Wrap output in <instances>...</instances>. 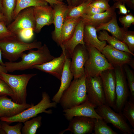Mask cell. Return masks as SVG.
Segmentation results:
<instances>
[{"label":"cell","mask_w":134,"mask_h":134,"mask_svg":"<svg viewBox=\"0 0 134 134\" xmlns=\"http://www.w3.org/2000/svg\"><path fill=\"white\" fill-rule=\"evenodd\" d=\"M20 57L22 60L19 62H6L4 63V67L7 72H12L16 70L32 69L33 66L48 62L55 57L51 54L45 44L37 50L31 49L27 54L23 53Z\"/></svg>","instance_id":"cell-1"},{"label":"cell","mask_w":134,"mask_h":134,"mask_svg":"<svg viewBox=\"0 0 134 134\" xmlns=\"http://www.w3.org/2000/svg\"><path fill=\"white\" fill-rule=\"evenodd\" d=\"M41 42L37 40L31 43H27L18 36L14 35L0 39V48L4 58L13 62L17 60L23 52L42 46Z\"/></svg>","instance_id":"cell-2"},{"label":"cell","mask_w":134,"mask_h":134,"mask_svg":"<svg viewBox=\"0 0 134 134\" xmlns=\"http://www.w3.org/2000/svg\"><path fill=\"white\" fill-rule=\"evenodd\" d=\"M85 73L74 79L68 88L63 93L59 103L64 110L69 109L87 100Z\"/></svg>","instance_id":"cell-3"},{"label":"cell","mask_w":134,"mask_h":134,"mask_svg":"<svg viewBox=\"0 0 134 134\" xmlns=\"http://www.w3.org/2000/svg\"><path fill=\"white\" fill-rule=\"evenodd\" d=\"M36 73L23 74L19 75L0 72V79L10 87L14 94L12 101L18 104L26 103L27 86L30 80Z\"/></svg>","instance_id":"cell-4"},{"label":"cell","mask_w":134,"mask_h":134,"mask_svg":"<svg viewBox=\"0 0 134 134\" xmlns=\"http://www.w3.org/2000/svg\"><path fill=\"white\" fill-rule=\"evenodd\" d=\"M42 100L36 105H34L13 116L0 117V120L1 121L10 123L17 122L24 123L30 119L36 117L39 114L42 113L49 114L52 113V110L46 109L52 107L56 108L57 103L54 101L51 102L49 96L45 92L42 93Z\"/></svg>","instance_id":"cell-5"},{"label":"cell","mask_w":134,"mask_h":134,"mask_svg":"<svg viewBox=\"0 0 134 134\" xmlns=\"http://www.w3.org/2000/svg\"><path fill=\"white\" fill-rule=\"evenodd\" d=\"M85 46L89 55L84 67L85 73L86 76L96 77L100 76L104 70L114 69V67L101 52L93 46Z\"/></svg>","instance_id":"cell-6"},{"label":"cell","mask_w":134,"mask_h":134,"mask_svg":"<svg viewBox=\"0 0 134 134\" xmlns=\"http://www.w3.org/2000/svg\"><path fill=\"white\" fill-rule=\"evenodd\" d=\"M96 108L95 110L96 112L107 123L112 124L124 134H132L134 133V129H131L122 112H115L106 104Z\"/></svg>","instance_id":"cell-7"},{"label":"cell","mask_w":134,"mask_h":134,"mask_svg":"<svg viewBox=\"0 0 134 134\" xmlns=\"http://www.w3.org/2000/svg\"><path fill=\"white\" fill-rule=\"evenodd\" d=\"M85 83L88 100L96 107L106 104L100 76L93 77L86 76Z\"/></svg>","instance_id":"cell-8"},{"label":"cell","mask_w":134,"mask_h":134,"mask_svg":"<svg viewBox=\"0 0 134 134\" xmlns=\"http://www.w3.org/2000/svg\"><path fill=\"white\" fill-rule=\"evenodd\" d=\"M116 79V100L114 109L117 112H122L129 95L127 82L122 67H114Z\"/></svg>","instance_id":"cell-9"},{"label":"cell","mask_w":134,"mask_h":134,"mask_svg":"<svg viewBox=\"0 0 134 134\" xmlns=\"http://www.w3.org/2000/svg\"><path fill=\"white\" fill-rule=\"evenodd\" d=\"M35 24L33 7H30L21 11L7 27L12 33L17 35L26 29L32 28L34 30Z\"/></svg>","instance_id":"cell-10"},{"label":"cell","mask_w":134,"mask_h":134,"mask_svg":"<svg viewBox=\"0 0 134 134\" xmlns=\"http://www.w3.org/2000/svg\"><path fill=\"white\" fill-rule=\"evenodd\" d=\"M89 55L85 44H78L75 48L71 58L70 66L74 79L77 78L85 74L84 65Z\"/></svg>","instance_id":"cell-11"},{"label":"cell","mask_w":134,"mask_h":134,"mask_svg":"<svg viewBox=\"0 0 134 134\" xmlns=\"http://www.w3.org/2000/svg\"><path fill=\"white\" fill-rule=\"evenodd\" d=\"M100 76L105 97L106 103L114 109L116 100V79L114 69L103 71Z\"/></svg>","instance_id":"cell-12"},{"label":"cell","mask_w":134,"mask_h":134,"mask_svg":"<svg viewBox=\"0 0 134 134\" xmlns=\"http://www.w3.org/2000/svg\"><path fill=\"white\" fill-rule=\"evenodd\" d=\"M95 118L84 116H75L69 121L67 128L59 134H63L69 131L74 134H86L94 130Z\"/></svg>","instance_id":"cell-13"},{"label":"cell","mask_w":134,"mask_h":134,"mask_svg":"<svg viewBox=\"0 0 134 134\" xmlns=\"http://www.w3.org/2000/svg\"><path fill=\"white\" fill-rule=\"evenodd\" d=\"M33 7L36 23L34 32L38 33L44 26L53 24L54 12L48 5Z\"/></svg>","instance_id":"cell-14"},{"label":"cell","mask_w":134,"mask_h":134,"mask_svg":"<svg viewBox=\"0 0 134 134\" xmlns=\"http://www.w3.org/2000/svg\"><path fill=\"white\" fill-rule=\"evenodd\" d=\"M96 106L87 100L79 105L68 109L63 110L64 115L69 121L75 116H84L96 119H102L96 112Z\"/></svg>","instance_id":"cell-15"},{"label":"cell","mask_w":134,"mask_h":134,"mask_svg":"<svg viewBox=\"0 0 134 134\" xmlns=\"http://www.w3.org/2000/svg\"><path fill=\"white\" fill-rule=\"evenodd\" d=\"M101 53L114 67H122L129 64L132 60L130 53L117 49L109 44L105 46Z\"/></svg>","instance_id":"cell-16"},{"label":"cell","mask_w":134,"mask_h":134,"mask_svg":"<svg viewBox=\"0 0 134 134\" xmlns=\"http://www.w3.org/2000/svg\"><path fill=\"white\" fill-rule=\"evenodd\" d=\"M53 8L54 12L53 23L54 29L52 32V37L57 45L60 46L61 31L68 6L64 3L54 4Z\"/></svg>","instance_id":"cell-17"},{"label":"cell","mask_w":134,"mask_h":134,"mask_svg":"<svg viewBox=\"0 0 134 134\" xmlns=\"http://www.w3.org/2000/svg\"><path fill=\"white\" fill-rule=\"evenodd\" d=\"M84 25L81 19L77 24L71 37L60 46L67 58H71L73 51L77 45L85 44L83 40Z\"/></svg>","instance_id":"cell-18"},{"label":"cell","mask_w":134,"mask_h":134,"mask_svg":"<svg viewBox=\"0 0 134 134\" xmlns=\"http://www.w3.org/2000/svg\"><path fill=\"white\" fill-rule=\"evenodd\" d=\"M66 56L62 52L59 57H55L51 61L44 63L33 66L35 68L48 73L60 80Z\"/></svg>","instance_id":"cell-19"},{"label":"cell","mask_w":134,"mask_h":134,"mask_svg":"<svg viewBox=\"0 0 134 134\" xmlns=\"http://www.w3.org/2000/svg\"><path fill=\"white\" fill-rule=\"evenodd\" d=\"M7 96H0V117L15 116L34 105L26 103L20 104L11 100Z\"/></svg>","instance_id":"cell-20"},{"label":"cell","mask_w":134,"mask_h":134,"mask_svg":"<svg viewBox=\"0 0 134 134\" xmlns=\"http://www.w3.org/2000/svg\"><path fill=\"white\" fill-rule=\"evenodd\" d=\"M71 58L66 57L60 79L61 85L56 93L52 99L53 101L59 103L64 92L69 87L73 77L70 69Z\"/></svg>","instance_id":"cell-21"},{"label":"cell","mask_w":134,"mask_h":134,"mask_svg":"<svg viewBox=\"0 0 134 134\" xmlns=\"http://www.w3.org/2000/svg\"><path fill=\"white\" fill-rule=\"evenodd\" d=\"M116 8L113 5L110 9L105 11L91 16L83 15L81 20L84 25H89L95 27L110 21L116 14Z\"/></svg>","instance_id":"cell-22"},{"label":"cell","mask_w":134,"mask_h":134,"mask_svg":"<svg viewBox=\"0 0 134 134\" xmlns=\"http://www.w3.org/2000/svg\"><path fill=\"white\" fill-rule=\"evenodd\" d=\"M95 27L92 25H84L83 40L85 45L94 47L101 52L106 45L105 41H101L98 39Z\"/></svg>","instance_id":"cell-23"},{"label":"cell","mask_w":134,"mask_h":134,"mask_svg":"<svg viewBox=\"0 0 134 134\" xmlns=\"http://www.w3.org/2000/svg\"><path fill=\"white\" fill-rule=\"evenodd\" d=\"M97 32L101 30L107 31L112 34V36L122 41L126 29L121 28L119 26L116 14L109 22L100 25L95 27Z\"/></svg>","instance_id":"cell-24"},{"label":"cell","mask_w":134,"mask_h":134,"mask_svg":"<svg viewBox=\"0 0 134 134\" xmlns=\"http://www.w3.org/2000/svg\"><path fill=\"white\" fill-rule=\"evenodd\" d=\"M81 19V17L65 19L61 31L60 45L71 37Z\"/></svg>","instance_id":"cell-25"},{"label":"cell","mask_w":134,"mask_h":134,"mask_svg":"<svg viewBox=\"0 0 134 134\" xmlns=\"http://www.w3.org/2000/svg\"><path fill=\"white\" fill-rule=\"evenodd\" d=\"M100 31L98 38L100 41H107L109 45L114 48L124 52L130 53L134 56V53H132L129 50L127 46L122 41H120L113 36H110L105 30Z\"/></svg>","instance_id":"cell-26"},{"label":"cell","mask_w":134,"mask_h":134,"mask_svg":"<svg viewBox=\"0 0 134 134\" xmlns=\"http://www.w3.org/2000/svg\"><path fill=\"white\" fill-rule=\"evenodd\" d=\"M44 0H16V5L13 15V20L23 9L30 7L45 6L48 5Z\"/></svg>","instance_id":"cell-27"},{"label":"cell","mask_w":134,"mask_h":134,"mask_svg":"<svg viewBox=\"0 0 134 134\" xmlns=\"http://www.w3.org/2000/svg\"><path fill=\"white\" fill-rule=\"evenodd\" d=\"M41 116L35 117L24 122L21 130L22 134H35L37 129L42 125Z\"/></svg>","instance_id":"cell-28"},{"label":"cell","mask_w":134,"mask_h":134,"mask_svg":"<svg viewBox=\"0 0 134 134\" xmlns=\"http://www.w3.org/2000/svg\"><path fill=\"white\" fill-rule=\"evenodd\" d=\"M92 1L81 3L75 6H68L65 18L81 17L84 14L86 9Z\"/></svg>","instance_id":"cell-29"},{"label":"cell","mask_w":134,"mask_h":134,"mask_svg":"<svg viewBox=\"0 0 134 134\" xmlns=\"http://www.w3.org/2000/svg\"><path fill=\"white\" fill-rule=\"evenodd\" d=\"M93 134H117L103 119L95 118Z\"/></svg>","instance_id":"cell-30"},{"label":"cell","mask_w":134,"mask_h":134,"mask_svg":"<svg viewBox=\"0 0 134 134\" xmlns=\"http://www.w3.org/2000/svg\"><path fill=\"white\" fill-rule=\"evenodd\" d=\"M3 14L7 19L8 25L13 21V15L15 8L16 0H2Z\"/></svg>","instance_id":"cell-31"},{"label":"cell","mask_w":134,"mask_h":134,"mask_svg":"<svg viewBox=\"0 0 134 134\" xmlns=\"http://www.w3.org/2000/svg\"><path fill=\"white\" fill-rule=\"evenodd\" d=\"M122 114L134 128V103L131 100L125 103L122 111Z\"/></svg>","instance_id":"cell-32"},{"label":"cell","mask_w":134,"mask_h":134,"mask_svg":"<svg viewBox=\"0 0 134 134\" xmlns=\"http://www.w3.org/2000/svg\"><path fill=\"white\" fill-rule=\"evenodd\" d=\"M1 127L2 130L7 134H21V130L23 126L22 122H19L16 125L11 126L7 122L2 121Z\"/></svg>","instance_id":"cell-33"},{"label":"cell","mask_w":134,"mask_h":134,"mask_svg":"<svg viewBox=\"0 0 134 134\" xmlns=\"http://www.w3.org/2000/svg\"><path fill=\"white\" fill-rule=\"evenodd\" d=\"M128 80V85L133 100H134V74L132 71L125 64L123 66Z\"/></svg>","instance_id":"cell-34"},{"label":"cell","mask_w":134,"mask_h":134,"mask_svg":"<svg viewBox=\"0 0 134 134\" xmlns=\"http://www.w3.org/2000/svg\"><path fill=\"white\" fill-rule=\"evenodd\" d=\"M122 42L128 46L129 51L134 53V32L126 31Z\"/></svg>","instance_id":"cell-35"},{"label":"cell","mask_w":134,"mask_h":134,"mask_svg":"<svg viewBox=\"0 0 134 134\" xmlns=\"http://www.w3.org/2000/svg\"><path fill=\"white\" fill-rule=\"evenodd\" d=\"M34 30L32 28H28L23 30L17 35L24 41H28L33 38Z\"/></svg>","instance_id":"cell-36"},{"label":"cell","mask_w":134,"mask_h":134,"mask_svg":"<svg viewBox=\"0 0 134 134\" xmlns=\"http://www.w3.org/2000/svg\"><path fill=\"white\" fill-rule=\"evenodd\" d=\"M108 0H93L89 6L94 7L107 10L111 8L108 4Z\"/></svg>","instance_id":"cell-37"},{"label":"cell","mask_w":134,"mask_h":134,"mask_svg":"<svg viewBox=\"0 0 134 134\" xmlns=\"http://www.w3.org/2000/svg\"><path fill=\"white\" fill-rule=\"evenodd\" d=\"M119 20L123 26V28L125 29H127L134 23V17L131 13L121 17Z\"/></svg>","instance_id":"cell-38"},{"label":"cell","mask_w":134,"mask_h":134,"mask_svg":"<svg viewBox=\"0 0 134 134\" xmlns=\"http://www.w3.org/2000/svg\"><path fill=\"white\" fill-rule=\"evenodd\" d=\"M0 94L2 95L10 96L12 99L14 94L9 86L3 80L0 79Z\"/></svg>","instance_id":"cell-39"},{"label":"cell","mask_w":134,"mask_h":134,"mask_svg":"<svg viewBox=\"0 0 134 134\" xmlns=\"http://www.w3.org/2000/svg\"><path fill=\"white\" fill-rule=\"evenodd\" d=\"M6 25L5 22L0 21V39L15 35L9 31Z\"/></svg>","instance_id":"cell-40"},{"label":"cell","mask_w":134,"mask_h":134,"mask_svg":"<svg viewBox=\"0 0 134 134\" xmlns=\"http://www.w3.org/2000/svg\"><path fill=\"white\" fill-rule=\"evenodd\" d=\"M105 11L106 10L104 9L89 6L88 5L83 15L91 16L97 13L103 12Z\"/></svg>","instance_id":"cell-41"},{"label":"cell","mask_w":134,"mask_h":134,"mask_svg":"<svg viewBox=\"0 0 134 134\" xmlns=\"http://www.w3.org/2000/svg\"><path fill=\"white\" fill-rule=\"evenodd\" d=\"M113 5L116 8L119 9V14H127L128 11L125 6V4L120 0L115 1Z\"/></svg>","instance_id":"cell-42"},{"label":"cell","mask_w":134,"mask_h":134,"mask_svg":"<svg viewBox=\"0 0 134 134\" xmlns=\"http://www.w3.org/2000/svg\"><path fill=\"white\" fill-rule=\"evenodd\" d=\"M49 4L50 5L53 7L54 5L55 4H60L64 3L63 2H61L57 1L55 0H44Z\"/></svg>","instance_id":"cell-43"},{"label":"cell","mask_w":134,"mask_h":134,"mask_svg":"<svg viewBox=\"0 0 134 134\" xmlns=\"http://www.w3.org/2000/svg\"><path fill=\"white\" fill-rule=\"evenodd\" d=\"M123 3H126L130 6L134 7V0H120Z\"/></svg>","instance_id":"cell-44"},{"label":"cell","mask_w":134,"mask_h":134,"mask_svg":"<svg viewBox=\"0 0 134 134\" xmlns=\"http://www.w3.org/2000/svg\"><path fill=\"white\" fill-rule=\"evenodd\" d=\"M0 21L5 22L6 24L7 19L6 17L3 14L0 13Z\"/></svg>","instance_id":"cell-45"},{"label":"cell","mask_w":134,"mask_h":134,"mask_svg":"<svg viewBox=\"0 0 134 134\" xmlns=\"http://www.w3.org/2000/svg\"><path fill=\"white\" fill-rule=\"evenodd\" d=\"M80 0H72V6H75L79 4Z\"/></svg>","instance_id":"cell-46"},{"label":"cell","mask_w":134,"mask_h":134,"mask_svg":"<svg viewBox=\"0 0 134 134\" xmlns=\"http://www.w3.org/2000/svg\"><path fill=\"white\" fill-rule=\"evenodd\" d=\"M7 72L5 67L0 64V72L7 73Z\"/></svg>","instance_id":"cell-47"},{"label":"cell","mask_w":134,"mask_h":134,"mask_svg":"<svg viewBox=\"0 0 134 134\" xmlns=\"http://www.w3.org/2000/svg\"><path fill=\"white\" fill-rule=\"evenodd\" d=\"M2 53L1 51L0 48V64L4 67V63H3L2 60Z\"/></svg>","instance_id":"cell-48"},{"label":"cell","mask_w":134,"mask_h":134,"mask_svg":"<svg viewBox=\"0 0 134 134\" xmlns=\"http://www.w3.org/2000/svg\"><path fill=\"white\" fill-rule=\"evenodd\" d=\"M0 13L3 14V10L2 4V0H0Z\"/></svg>","instance_id":"cell-49"},{"label":"cell","mask_w":134,"mask_h":134,"mask_svg":"<svg viewBox=\"0 0 134 134\" xmlns=\"http://www.w3.org/2000/svg\"><path fill=\"white\" fill-rule=\"evenodd\" d=\"M92 0H80L79 4L83 3L90 1ZM113 0L114 1H119L120 0Z\"/></svg>","instance_id":"cell-50"},{"label":"cell","mask_w":134,"mask_h":134,"mask_svg":"<svg viewBox=\"0 0 134 134\" xmlns=\"http://www.w3.org/2000/svg\"><path fill=\"white\" fill-rule=\"evenodd\" d=\"M68 4V7H71L72 6V0H66Z\"/></svg>","instance_id":"cell-51"},{"label":"cell","mask_w":134,"mask_h":134,"mask_svg":"<svg viewBox=\"0 0 134 134\" xmlns=\"http://www.w3.org/2000/svg\"><path fill=\"white\" fill-rule=\"evenodd\" d=\"M134 60H131V61H130V62L128 64H129L132 67L133 69H134Z\"/></svg>","instance_id":"cell-52"},{"label":"cell","mask_w":134,"mask_h":134,"mask_svg":"<svg viewBox=\"0 0 134 134\" xmlns=\"http://www.w3.org/2000/svg\"><path fill=\"white\" fill-rule=\"evenodd\" d=\"M2 130V129L1 127V122H0V133Z\"/></svg>","instance_id":"cell-53"},{"label":"cell","mask_w":134,"mask_h":134,"mask_svg":"<svg viewBox=\"0 0 134 134\" xmlns=\"http://www.w3.org/2000/svg\"><path fill=\"white\" fill-rule=\"evenodd\" d=\"M55 0L57 1H59V2H63V1L64 0Z\"/></svg>","instance_id":"cell-54"},{"label":"cell","mask_w":134,"mask_h":134,"mask_svg":"<svg viewBox=\"0 0 134 134\" xmlns=\"http://www.w3.org/2000/svg\"><path fill=\"white\" fill-rule=\"evenodd\" d=\"M0 96H2V95L1 94H0Z\"/></svg>","instance_id":"cell-55"}]
</instances>
